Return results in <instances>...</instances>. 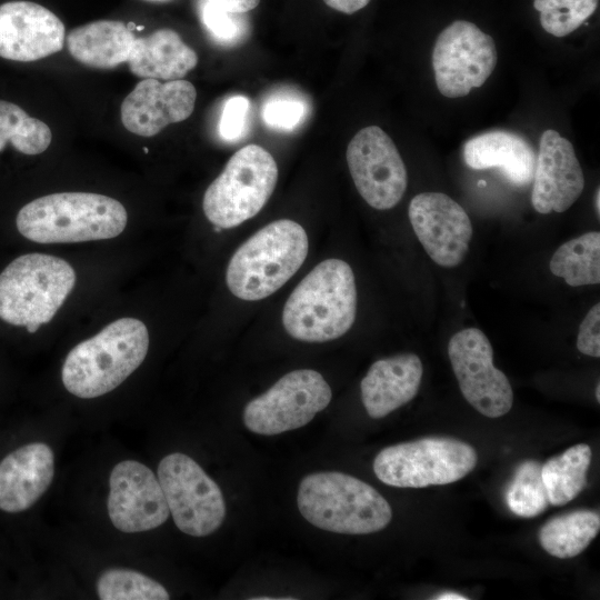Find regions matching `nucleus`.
<instances>
[{
  "label": "nucleus",
  "instance_id": "nucleus-1",
  "mask_svg": "<svg viewBox=\"0 0 600 600\" xmlns=\"http://www.w3.org/2000/svg\"><path fill=\"white\" fill-rule=\"evenodd\" d=\"M356 313L353 271L346 261L331 258L317 264L291 292L282 323L293 339L326 342L347 333Z\"/></svg>",
  "mask_w": 600,
  "mask_h": 600
},
{
  "label": "nucleus",
  "instance_id": "nucleus-2",
  "mask_svg": "<svg viewBox=\"0 0 600 600\" xmlns=\"http://www.w3.org/2000/svg\"><path fill=\"white\" fill-rule=\"evenodd\" d=\"M148 349L146 324L136 318L118 319L70 350L61 369L62 383L78 398L101 397L140 367Z\"/></svg>",
  "mask_w": 600,
  "mask_h": 600
},
{
  "label": "nucleus",
  "instance_id": "nucleus-3",
  "mask_svg": "<svg viewBox=\"0 0 600 600\" xmlns=\"http://www.w3.org/2000/svg\"><path fill=\"white\" fill-rule=\"evenodd\" d=\"M123 204L91 192H60L34 199L16 218L18 231L38 243H73L111 239L126 228Z\"/></svg>",
  "mask_w": 600,
  "mask_h": 600
},
{
  "label": "nucleus",
  "instance_id": "nucleus-4",
  "mask_svg": "<svg viewBox=\"0 0 600 600\" xmlns=\"http://www.w3.org/2000/svg\"><path fill=\"white\" fill-rule=\"evenodd\" d=\"M297 502L308 522L336 533L377 532L392 519L389 502L373 487L338 471L306 476L299 484Z\"/></svg>",
  "mask_w": 600,
  "mask_h": 600
},
{
  "label": "nucleus",
  "instance_id": "nucleus-5",
  "mask_svg": "<svg viewBox=\"0 0 600 600\" xmlns=\"http://www.w3.org/2000/svg\"><path fill=\"white\" fill-rule=\"evenodd\" d=\"M308 236L296 221L280 219L261 228L231 257L226 272L230 292L247 301L280 289L304 262Z\"/></svg>",
  "mask_w": 600,
  "mask_h": 600
},
{
  "label": "nucleus",
  "instance_id": "nucleus-6",
  "mask_svg": "<svg viewBox=\"0 0 600 600\" xmlns=\"http://www.w3.org/2000/svg\"><path fill=\"white\" fill-rule=\"evenodd\" d=\"M76 284V272L63 259L27 253L0 273V319L34 333L52 320Z\"/></svg>",
  "mask_w": 600,
  "mask_h": 600
},
{
  "label": "nucleus",
  "instance_id": "nucleus-7",
  "mask_svg": "<svg viewBox=\"0 0 600 600\" xmlns=\"http://www.w3.org/2000/svg\"><path fill=\"white\" fill-rule=\"evenodd\" d=\"M278 180L273 157L258 144L238 150L207 188L202 209L217 228H233L254 217L271 197Z\"/></svg>",
  "mask_w": 600,
  "mask_h": 600
},
{
  "label": "nucleus",
  "instance_id": "nucleus-8",
  "mask_svg": "<svg viewBox=\"0 0 600 600\" xmlns=\"http://www.w3.org/2000/svg\"><path fill=\"white\" fill-rule=\"evenodd\" d=\"M477 462L472 446L454 438L427 437L382 449L373 460V472L388 486L424 488L456 482Z\"/></svg>",
  "mask_w": 600,
  "mask_h": 600
},
{
  "label": "nucleus",
  "instance_id": "nucleus-9",
  "mask_svg": "<svg viewBox=\"0 0 600 600\" xmlns=\"http://www.w3.org/2000/svg\"><path fill=\"white\" fill-rule=\"evenodd\" d=\"M158 480L178 529L192 537L214 532L226 517L219 486L189 456L173 452L160 461Z\"/></svg>",
  "mask_w": 600,
  "mask_h": 600
},
{
  "label": "nucleus",
  "instance_id": "nucleus-10",
  "mask_svg": "<svg viewBox=\"0 0 600 600\" xmlns=\"http://www.w3.org/2000/svg\"><path fill=\"white\" fill-rule=\"evenodd\" d=\"M330 386L318 371L294 370L247 403L243 423L251 432L273 436L301 428L327 408Z\"/></svg>",
  "mask_w": 600,
  "mask_h": 600
},
{
  "label": "nucleus",
  "instance_id": "nucleus-11",
  "mask_svg": "<svg viewBox=\"0 0 600 600\" xmlns=\"http://www.w3.org/2000/svg\"><path fill=\"white\" fill-rule=\"evenodd\" d=\"M497 61L491 36L472 22L453 21L440 32L433 47L437 88L447 98L464 97L488 80Z\"/></svg>",
  "mask_w": 600,
  "mask_h": 600
},
{
  "label": "nucleus",
  "instance_id": "nucleus-12",
  "mask_svg": "<svg viewBox=\"0 0 600 600\" xmlns=\"http://www.w3.org/2000/svg\"><path fill=\"white\" fill-rule=\"evenodd\" d=\"M448 356L464 399L481 414L499 418L513 404L507 376L493 364V350L478 328L456 332L448 343Z\"/></svg>",
  "mask_w": 600,
  "mask_h": 600
},
{
  "label": "nucleus",
  "instance_id": "nucleus-13",
  "mask_svg": "<svg viewBox=\"0 0 600 600\" xmlns=\"http://www.w3.org/2000/svg\"><path fill=\"white\" fill-rule=\"evenodd\" d=\"M346 158L353 183L369 206L388 210L398 204L407 189V169L381 128L370 126L358 131L348 144Z\"/></svg>",
  "mask_w": 600,
  "mask_h": 600
},
{
  "label": "nucleus",
  "instance_id": "nucleus-14",
  "mask_svg": "<svg viewBox=\"0 0 600 600\" xmlns=\"http://www.w3.org/2000/svg\"><path fill=\"white\" fill-rule=\"evenodd\" d=\"M107 509L113 527L126 533L156 529L170 516L158 477L136 460H123L112 468Z\"/></svg>",
  "mask_w": 600,
  "mask_h": 600
},
{
  "label": "nucleus",
  "instance_id": "nucleus-15",
  "mask_svg": "<svg viewBox=\"0 0 600 600\" xmlns=\"http://www.w3.org/2000/svg\"><path fill=\"white\" fill-rule=\"evenodd\" d=\"M412 229L428 256L440 267L459 266L472 238V224L466 210L442 192H422L408 209Z\"/></svg>",
  "mask_w": 600,
  "mask_h": 600
},
{
  "label": "nucleus",
  "instance_id": "nucleus-16",
  "mask_svg": "<svg viewBox=\"0 0 600 600\" xmlns=\"http://www.w3.org/2000/svg\"><path fill=\"white\" fill-rule=\"evenodd\" d=\"M63 22L46 7L24 0L0 4V57L36 61L62 50Z\"/></svg>",
  "mask_w": 600,
  "mask_h": 600
},
{
  "label": "nucleus",
  "instance_id": "nucleus-17",
  "mask_svg": "<svg viewBox=\"0 0 600 600\" xmlns=\"http://www.w3.org/2000/svg\"><path fill=\"white\" fill-rule=\"evenodd\" d=\"M531 203L542 214L564 212L581 196L584 176L572 143L552 129L539 143L533 172Z\"/></svg>",
  "mask_w": 600,
  "mask_h": 600
},
{
  "label": "nucleus",
  "instance_id": "nucleus-18",
  "mask_svg": "<svg viewBox=\"0 0 600 600\" xmlns=\"http://www.w3.org/2000/svg\"><path fill=\"white\" fill-rule=\"evenodd\" d=\"M196 98V88L187 80L143 79L122 101V124L134 134L156 136L168 124L190 117Z\"/></svg>",
  "mask_w": 600,
  "mask_h": 600
},
{
  "label": "nucleus",
  "instance_id": "nucleus-19",
  "mask_svg": "<svg viewBox=\"0 0 600 600\" xmlns=\"http://www.w3.org/2000/svg\"><path fill=\"white\" fill-rule=\"evenodd\" d=\"M54 477V453L43 442L17 448L0 461V510L19 513L30 509L49 489Z\"/></svg>",
  "mask_w": 600,
  "mask_h": 600
},
{
  "label": "nucleus",
  "instance_id": "nucleus-20",
  "mask_svg": "<svg viewBox=\"0 0 600 600\" xmlns=\"http://www.w3.org/2000/svg\"><path fill=\"white\" fill-rule=\"evenodd\" d=\"M423 367L414 353L380 359L361 380V399L373 419L388 416L411 401L418 393Z\"/></svg>",
  "mask_w": 600,
  "mask_h": 600
},
{
  "label": "nucleus",
  "instance_id": "nucleus-21",
  "mask_svg": "<svg viewBox=\"0 0 600 600\" xmlns=\"http://www.w3.org/2000/svg\"><path fill=\"white\" fill-rule=\"evenodd\" d=\"M463 160L474 170L498 168L514 186L531 182L536 167L534 150L526 139L510 131H489L469 139Z\"/></svg>",
  "mask_w": 600,
  "mask_h": 600
},
{
  "label": "nucleus",
  "instance_id": "nucleus-22",
  "mask_svg": "<svg viewBox=\"0 0 600 600\" xmlns=\"http://www.w3.org/2000/svg\"><path fill=\"white\" fill-rule=\"evenodd\" d=\"M127 62L137 77L171 81L194 69L198 56L174 30L163 28L136 38Z\"/></svg>",
  "mask_w": 600,
  "mask_h": 600
},
{
  "label": "nucleus",
  "instance_id": "nucleus-23",
  "mask_svg": "<svg viewBox=\"0 0 600 600\" xmlns=\"http://www.w3.org/2000/svg\"><path fill=\"white\" fill-rule=\"evenodd\" d=\"M134 40L132 30L122 21L98 20L72 29L67 46L80 63L111 69L129 60Z\"/></svg>",
  "mask_w": 600,
  "mask_h": 600
},
{
  "label": "nucleus",
  "instance_id": "nucleus-24",
  "mask_svg": "<svg viewBox=\"0 0 600 600\" xmlns=\"http://www.w3.org/2000/svg\"><path fill=\"white\" fill-rule=\"evenodd\" d=\"M599 529L598 512L576 510L546 522L539 531V542L549 554L556 558H573L590 544Z\"/></svg>",
  "mask_w": 600,
  "mask_h": 600
},
{
  "label": "nucleus",
  "instance_id": "nucleus-25",
  "mask_svg": "<svg viewBox=\"0 0 600 600\" xmlns=\"http://www.w3.org/2000/svg\"><path fill=\"white\" fill-rule=\"evenodd\" d=\"M591 456L590 447L579 443L541 466V478L550 504L563 506L584 489Z\"/></svg>",
  "mask_w": 600,
  "mask_h": 600
},
{
  "label": "nucleus",
  "instance_id": "nucleus-26",
  "mask_svg": "<svg viewBox=\"0 0 600 600\" xmlns=\"http://www.w3.org/2000/svg\"><path fill=\"white\" fill-rule=\"evenodd\" d=\"M553 276L563 278L571 287L600 282V233L587 232L561 244L550 264Z\"/></svg>",
  "mask_w": 600,
  "mask_h": 600
},
{
  "label": "nucleus",
  "instance_id": "nucleus-27",
  "mask_svg": "<svg viewBox=\"0 0 600 600\" xmlns=\"http://www.w3.org/2000/svg\"><path fill=\"white\" fill-rule=\"evenodd\" d=\"M51 139V130L43 121L12 102L0 100V152L11 142L23 154H39L47 150Z\"/></svg>",
  "mask_w": 600,
  "mask_h": 600
},
{
  "label": "nucleus",
  "instance_id": "nucleus-28",
  "mask_svg": "<svg viewBox=\"0 0 600 600\" xmlns=\"http://www.w3.org/2000/svg\"><path fill=\"white\" fill-rule=\"evenodd\" d=\"M508 508L522 518H533L550 504L541 478V464L533 460L522 462L506 490Z\"/></svg>",
  "mask_w": 600,
  "mask_h": 600
},
{
  "label": "nucleus",
  "instance_id": "nucleus-29",
  "mask_svg": "<svg viewBox=\"0 0 600 600\" xmlns=\"http://www.w3.org/2000/svg\"><path fill=\"white\" fill-rule=\"evenodd\" d=\"M101 600H168L167 589L152 578L131 569H108L97 580Z\"/></svg>",
  "mask_w": 600,
  "mask_h": 600
},
{
  "label": "nucleus",
  "instance_id": "nucleus-30",
  "mask_svg": "<svg viewBox=\"0 0 600 600\" xmlns=\"http://www.w3.org/2000/svg\"><path fill=\"white\" fill-rule=\"evenodd\" d=\"M541 27L561 38L577 30L598 8V0H533Z\"/></svg>",
  "mask_w": 600,
  "mask_h": 600
},
{
  "label": "nucleus",
  "instance_id": "nucleus-31",
  "mask_svg": "<svg viewBox=\"0 0 600 600\" xmlns=\"http://www.w3.org/2000/svg\"><path fill=\"white\" fill-rule=\"evenodd\" d=\"M224 9L214 0H201L199 16L210 37L222 46H233L247 36V23L241 17Z\"/></svg>",
  "mask_w": 600,
  "mask_h": 600
},
{
  "label": "nucleus",
  "instance_id": "nucleus-32",
  "mask_svg": "<svg viewBox=\"0 0 600 600\" xmlns=\"http://www.w3.org/2000/svg\"><path fill=\"white\" fill-rule=\"evenodd\" d=\"M308 110V103L299 94L278 92L263 102L261 117L271 129L291 131L306 120Z\"/></svg>",
  "mask_w": 600,
  "mask_h": 600
},
{
  "label": "nucleus",
  "instance_id": "nucleus-33",
  "mask_svg": "<svg viewBox=\"0 0 600 600\" xmlns=\"http://www.w3.org/2000/svg\"><path fill=\"white\" fill-rule=\"evenodd\" d=\"M250 102L244 96H233L229 98L219 120L218 131L226 141L239 140L246 131Z\"/></svg>",
  "mask_w": 600,
  "mask_h": 600
},
{
  "label": "nucleus",
  "instance_id": "nucleus-34",
  "mask_svg": "<svg viewBox=\"0 0 600 600\" xmlns=\"http://www.w3.org/2000/svg\"><path fill=\"white\" fill-rule=\"evenodd\" d=\"M600 303H596L580 323L577 348L587 356L600 357Z\"/></svg>",
  "mask_w": 600,
  "mask_h": 600
},
{
  "label": "nucleus",
  "instance_id": "nucleus-35",
  "mask_svg": "<svg viewBox=\"0 0 600 600\" xmlns=\"http://www.w3.org/2000/svg\"><path fill=\"white\" fill-rule=\"evenodd\" d=\"M328 7L351 14L363 9L371 0H322Z\"/></svg>",
  "mask_w": 600,
  "mask_h": 600
},
{
  "label": "nucleus",
  "instance_id": "nucleus-36",
  "mask_svg": "<svg viewBox=\"0 0 600 600\" xmlns=\"http://www.w3.org/2000/svg\"><path fill=\"white\" fill-rule=\"evenodd\" d=\"M214 1L221 4L228 11H231L234 13H246L254 9L260 2V0H214Z\"/></svg>",
  "mask_w": 600,
  "mask_h": 600
},
{
  "label": "nucleus",
  "instance_id": "nucleus-37",
  "mask_svg": "<svg viewBox=\"0 0 600 600\" xmlns=\"http://www.w3.org/2000/svg\"><path fill=\"white\" fill-rule=\"evenodd\" d=\"M434 599L437 600H467L468 598L464 597L463 594L456 593V592H444V593L439 594Z\"/></svg>",
  "mask_w": 600,
  "mask_h": 600
},
{
  "label": "nucleus",
  "instance_id": "nucleus-38",
  "mask_svg": "<svg viewBox=\"0 0 600 600\" xmlns=\"http://www.w3.org/2000/svg\"><path fill=\"white\" fill-rule=\"evenodd\" d=\"M594 209L597 211V214L600 216V190L597 188L596 194H594Z\"/></svg>",
  "mask_w": 600,
  "mask_h": 600
},
{
  "label": "nucleus",
  "instance_id": "nucleus-39",
  "mask_svg": "<svg viewBox=\"0 0 600 600\" xmlns=\"http://www.w3.org/2000/svg\"><path fill=\"white\" fill-rule=\"evenodd\" d=\"M596 398H597V401L600 402V384L599 383L597 384V388H596Z\"/></svg>",
  "mask_w": 600,
  "mask_h": 600
},
{
  "label": "nucleus",
  "instance_id": "nucleus-40",
  "mask_svg": "<svg viewBox=\"0 0 600 600\" xmlns=\"http://www.w3.org/2000/svg\"><path fill=\"white\" fill-rule=\"evenodd\" d=\"M152 1H166V0H152Z\"/></svg>",
  "mask_w": 600,
  "mask_h": 600
}]
</instances>
